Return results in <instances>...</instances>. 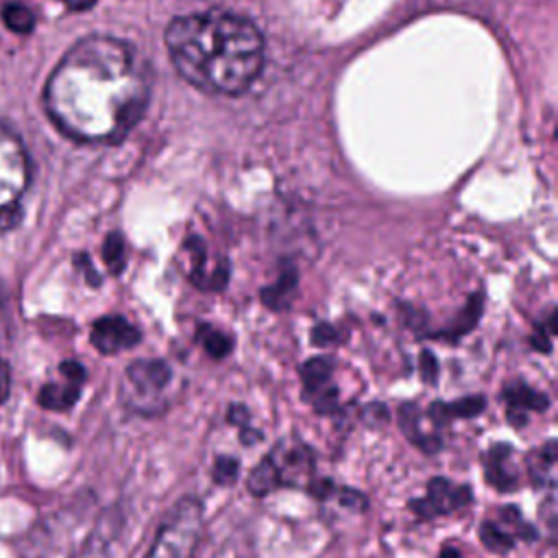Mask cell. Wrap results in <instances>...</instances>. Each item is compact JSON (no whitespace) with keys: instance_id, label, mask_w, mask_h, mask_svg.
Returning <instances> with one entry per match:
<instances>
[{"instance_id":"obj_26","label":"cell","mask_w":558,"mask_h":558,"mask_svg":"<svg viewBox=\"0 0 558 558\" xmlns=\"http://www.w3.org/2000/svg\"><path fill=\"white\" fill-rule=\"evenodd\" d=\"M310 338H312V344H316V347H333V344L342 342V333L329 323H316L312 327Z\"/></svg>"},{"instance_id":"obj_17","label":"cell","mask_w":558,"mask_h":558,"mask_svg":"<svg viewBox=\"0 0 558 558\" xmlns=\"http://www.w3.org/2000/svg\"><path fill=\"white\" fill-rule=\"evenodd\" d=\"M556 462H558V445L549 438L545 445L532 449L525 458L527 477L532 480L534 488L554 493L556 488Z\"/></svg>"},{"instance_id":"obj_1","label":"cell","mask_w":558,"mask_h":558,"mask_svg":"<svg viewBox=\"0 0 558 558\" xmlns=\"http://www.w3.org/2000/svg\"><path fill=\"white\" fill-rule=\"evenodd\" d=\"M148 94V68L137 50L116 37L89 35L52 70L44 105L65 135L116 142L142 118Z\"/></svg>"},{"instance_id":"obj_16","label":"cell","mask_w":558,"mask_h":558,"mask_svg":"<svg viewBox=\"0 0 558 558\" xmlns=\"http://www.w3.org/2000/svg\"><path fill=\"white\" fill-rule=\"evenodd\" d=\"M296 290H299V270L292 262L283 259L277 279L266 283L259 290V299L268 310L286 312V310H290V305L296 296Z\"/></svg>"},{"instance_id":"obj_3","label":"cell","mask_w":558,"mask_h":558,"mask_svg":"<svg viewBox=\"0 0 558 558\" xmlns=\"http://www.w3.org/2000/svg\"><path fill=\"white\" fill-rule=\"evenodd\" d=\"M316 471L314 449L299 436L277 440L270 451L251 469L246 488L255 497H266L279 488H303Z\"/></svg>"},{"instance_id":"obj_20","label":"cell","mask_w":558,"mask_h":558,"mask_svg":"<svg viewBox=\"0 0 558 558\" xmlns=\"http://www.w3.org/2000/svg\"><path fill=\"white\" fill-rule=\"evenodd\" d=\"M196 340L201 342L203 351L214 357V360H225L231 351H233V336H229L227 331L211 327V325H201Z\"/></svg>"},{"instance_id":"obj_32","label":"cell","mask_w":558,"mask_h":558,"mask_svg":"<svg viewBox=\"0 0 558 558\" xmlns=\"http://www.w3.org/2000/svg\"><path fill=\"white\" fill-rule=\"evenodd\" d=\"M438 558H462V554H460V549L456 547V545H445L442 549H440V556Z\"/></svg>"},{"instance_id":"obj_4","label":"cell","mask_w":558,"mask_h":558,"mask_svg":"<svg viewBox=\"0 0 558 558\" xmlns=\"http://www.w3.org/2000/svg\"><path fill=\"white\" fill-rule=\"evenodd\" d=\"M205 530V508L194 495L181 497L161 519L144 558H194Z\"/></svg>"},{"instance_id":"obj_12","label":"cell","mask_w":558,"mask_h":558,"mask_svg":"<svg viewBox=\"0 0 558 558\" xmlns=\"http://www.w3.org/2000/svg\"><path fill=\"white\" fill-rule=\"evenodd\" d=\"M484 480L499 493H510L521 482V466L517 462V451L510 442H495L482 453Z\"/></svg>"},{"instance_id":"obj_14","label":"cell","mask_w":558,"mask_h":558,"mask_svg":"<svg viewBox=\"0 0 558 558\" xmlns=\"http://www.w3.org/2000/svg\"><path fill=\"white\" fill-rule=\"evenodd\" d=\"M425 421H427L425 412H421L416 403L408 401L399 405V429L414 447L432 456L442 449V436H440V429H436L432 423H427L425 427Z\"/></svg>"},{"instance_id":"obj_15","label":"cell","mask_w":558,"mask_h":558,"mask_svg":"<svg viewBox=\"0 0 558 558\" xmlns=\"http://www.w3.org/2000/svg\"><path fill=\"white\" fill-rule=\"evenodd\" d=\"M484 408H486V399L482 395H469L456 401H432L429 408L425 410V416L436 429L442 432L451 421L480 416Z\"/></svg>"},{"instance_id":"obj_5","label":"cell","mask_w":558,"mask_h":558,"mask_svg":"<svg viewBox=\"0 0 558 558\" xmlns=\"http://www.w3.org/2000/svg\"><path fill=\"white\" fill-rule=\"evenodd\" d=\"M28 181V153L17 133L0 122V233L20 220Z\"/></svg>"},{"instance_id":"obj_6","label":"cell","mask_w":558,"mask_h":558,"mask_svg":"<svg viewBox=\"0 0 558 558\" xmlns=\"http://www.w3.org/2000/svg\"><path fill=\"white\" fill-rule=\"evenodd\" d=\"M174 379L170 362L161 357H140L124 368L122 401L137 414H155L163 403L159 401Z\"/></svg>"},{"instance_id":"obj_24","label":"cell","mask_w":558,"mask_h":558,"mask_svg":"<svg viewBox=\"0 0 558 558\" xmlns=\"http://www.w3.org/2000/svg\"><path fill=\"white\" fill-rule=\"evenodd\" d=\"M240 475V462L233 456H218L211 464V480L218 486H231L238 482Z\"/></svg>"},{"instance_id":"obj_28","label":"cell","mask_w":558,"mask_h":558,"mask_svg":"<svg viewBox=\"0 0 558 558\" xmlns=\"http://www.w3.org/2000/svg\"><path fill=\"white\" fill-rule=\"evenodd\" d=\"M227 423H229V425H235L238 429L251 425V412H248V408H246L244 403H231V405L227 408Z\"/></svg>"},{"instance_id":"obj_29","label":"cell","mask_w":558,"mask_h":558,"mask_svg":"<svg viewBox=\"0 0 558 558\" xmlns=\"http://www.w3.org/2000/svg\"><path fill=\"white\" fill-rule=\"evenodd\" d=\"M262 438H264V434H262L259 429H255V427H251V425L240 427V440H242L246 447H253V445L259 442Z\"/></svg>"},{"instance_id":"obj_9","label":"cell","mask_w":558,"mask_h":558,"mask_svg":"<svg viewBox=\"0 0 558 558\" xmlns=\"http://www.w3.org/2000/svg\"><path fill=\"white\" fill-rule=\"evenodd\" d=\"M480 541L482 545L493 554H506L510 551L517 541H536L538 532L532 523L521 519L517 506L499 508V521L486 519L480 523Z\"/></svg>"},{"instance_id":"obj_2","label":"cell","mask_w":558,"mask_h":558,"mask_svg":"<svg viewBox=\"0 0 558 558\" xmlns=\"http://www.w3.org/2000/svg\"><path fill=\"white\" fill-rule=\"evenodd\" d=\"M166 46L179 74L214 94H242L264 65L259 28L229 11L211 9L172 20Z\"/></svg>"},{"instance_id":"obj_19","label":"cell","mask_w":558,"mask_h":558,"mask_svg":"<svg viewBox=\"0 0 558 558\" xmlns=\"http://www.w3.org/2000/svg\"><path fill=\"white\" fill-rule=\"evenodd\" d=\"M187 257H190V266H187V279L198 288V290H207V281H209V272L205 270L207 264V248L205 242L196 235H190L183 244Z\"/></svg>"},{"instance_id":"obj_27","label":"cell","mask_w":558,"mask_h":558,"mask_svg":"<svg viewBox=\"0 0 558 558\" xmlns=\"http://www.w3.org/2000/svg\"><path fill=\"white\" fill-rule=\"evenodd\" d=\"M418 373H421V379L427 384V386H434L438 381V360L434 357V353L429 349H423L421 351V357H418Z\"/></svg>"},{"instance_id":"obj_8","label":"cell","mask_w":558,"mask_h":558,"mask_svg":"<svg viewBox=\"0 0 558 558\" xmlns=\"http://www.w3.org/2000/svg\"><path fill=\"white\" fill-rule=\"evenodd\" d=\"M333 366L336 362L331 355H314L305 360L299 368L301 384H303V399L312 405L316 414L340 412L338 388L331 384Z\"/></svg>"},{"instance_id":"obj_25","label":"cell","mask_w":558,"mask_h":558,"mask_svg":"<svg viewBox=\"0 0 558 558\" xmlns=\"http://www.w3.org/2000/svg\"><path fill=\"white\" fill-rule=\"evenodd\" d=\"M338 501L342 508L351 510V512H364L368 508V499L364 493L355 490V488H349V486H333L331 495L327 501Z\"/></svg>"},{"instance_id":"obj_23","label":"cell","mask_w":558,"mask_h":558,"mask_svg":"<svg viewBox=\"0 0 558 558\" xmlns=\"http://www.w3.org/2000/svg\"><path fill=\"white\" fill-rule=\"evenodd\" d=\"M556 333V310L549 312L547 320H541L534 325V331L530 333V347L541 353H551V336Z\"/></svg>"},{"instance_id":"obj_21","label":"cell","mask_w":558,"mask_h":558,"mask_svg":"<svg viewBox=\"0 0 558 558\" xmlns=\"http://www.w3.org/2000/svg\"><path fill=\"white\" fill-rule=\"evenodd\" d=\"M102 259H105L111 275H120L124 270V266H126V244H124V238L118 231H113L105 238Z\"/></svg>"},{"instance_id":"obj_18","label":"cell","mask_w":558,"mask_h":558,"mask_svg":"<svg viewBox=\"0 0 558 558\" xmlns=\"http://www.w3.org/2000/svg\"><path fill=\"white\" fill-rule=\"evenodd\" d=\"M484 314V292H473L466 303L462 305V310L447 323V327L438 329V331H432L429 336L434 338H442L447 342H458L462 336H466L469 331H473L480 323Z\"/></svg>"},{"instance_id":"obj_22","label":"cell","mask_w":558,"mask_h":558,"mask_svg":"<svg viewBox=\"0 0 558 558\" xmlns=\"http://www.w3.org/2000/svg\"><path fill=\"white\" fill-rule=\"evenodd\" d=\"M2 20L4 24L13 31V33H20V35H26L33 31L35 26V15L33 11L22 4V2H9L2 7Z\"/></svg>"},{"instance_id":"obj_30","label":"cell","mask_w":558,"mask_h":558,"mask_svg":"<svg viewBox=\"0 0 558 558\" xmlns=\"http://www.w3.org/2000/svg\"><path fill=\"white\" fill-rule=\"evenodd\" d=\"M9 384H11L9 366L0 360V403H2V401H4V397L9 395Z\"/></svg>"},{"instance_id":"obj_11","label":"cell","mask_w":558,"mask_h":558,"mask_svg":"<svg viewBox=\"0 0 558 558\" xmlns=\"http://www.w3.org/2000/svg\"><path fill=\"white\" fill-rule=\"evenodd\" d=\"M89 340L102 355L129 351L142 342V331L122 314H107L92 323Z\"/></svg>"},{"instance_id":"obj_13","label":"cell","mask_w":558,"mask_h":558,"mask_svg":"<svg viewBox=\"0 0 558 558\" xmlns=\"http://www.w3.org/2000/svg\"><path fill=\"white\" fill-rule=\"evenodd\" d=\"M501 399L506 401V418L517 429L527 425V412H545L551 403L545 392L534 390L523 379H512L504 384Z\"/></svg>"},{"instance_id":"obj_10","label":"cell","mask_w":558,"mask_h":558,"mask_svg":"<svg viewBox=\"0 0 558 558\" xmlns=\"http://www.w3.org/2000/svg\"><path fill=\"white\" fill-rule=\"evenodd\" d=\"M85 379H87V373L81 362H76V360L61 362L59 379H52L41 386V390L37 395L39 405L46 410H52V412L70 410L78 401Z\"/></svg>"},{"instance_id":"obj_7","label":"cell","mask_w":558,"mask_h":558,"mask_svg":"<svg viewBox=\"0 0 558 558\" xmlns=\"http://www.w3.org/2000/svg\"><path fill=\"white\" fill-rule=\"evenodd\" d=\"M473 504V488L469 484H456L449 477H432L427 482L425 495L412 499L408 506L421 519H436L466 510Z\"/></svg>"},{"instance_id":"obj_31","label":"cell","mask_w":558,"mask_h":558,"mask_svg":"<svg viewBox=\"0 0 558 558\" xmlns=\"http://www.w3.org/2000/svg\"><path fill=\"white\" fill-rule=\"evenodd\" d=\"M65 7H70L72 11H85L89 7L96 4V0H61Z\"/></svg>"}]
</instances>
